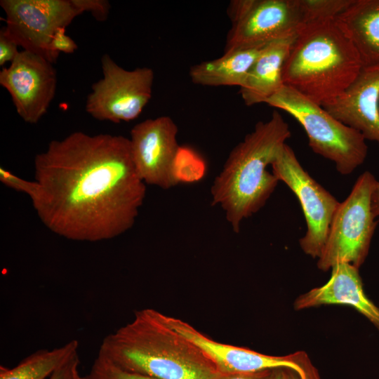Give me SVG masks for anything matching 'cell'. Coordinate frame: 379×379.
<instances>
[{"instance_id":"24","label":"cell","mask_w":379,"mask_h":379,"mask_svg":"<svg viewBox=\"0 0 379 379\" xmlns=\"http://www.w3.org/2000/svg\"><path fill=\"white\" fill-rule=\"evenodd\" d=\"M83 13L90 12L98 21L105 20L109 13L110 4L105 0H77Z\"/></svg>"},{"instance_id":"29","label":"cell","mask_w":379,"mask_h":379,"mask_svg":"<svg viewBox=\"0 0 379 379\" xmlns=\"http://www.w3.org/2000/svg\"><path fill=\"white\" fill-rule=\"evenodd\" d=\"M292 379H321L317 369L312 364L310 359L305 364V373L300 374L298 371L290 369Z\"/></svg>"},{"instance_id":"3","label":"cell","mask_w":379,"mask_h":379,"mask_svg":"<svg viewBox=\"0 0 379 379\" xmlns=\"http://www.w3.org/2000/svg\"><path fill=\"white\" fill-rule=\"evenodd\" d=\"M288 124L278 111L256 124L230 152L211 187V205H219L234 232L242 220L259 211L274 192L278 179L267 167L291 137Z\"/></svg>"},{"instance_id":"22","label":"cell","mask_w":379,"mask_h":379,"mask_svg":"<svg viewBox=\"0 0 379 379\" xmlns=\"http://www.w3.org/2000/svg\"><path fill=\"white\" fill-rule=\"evenodd\" d=\"M86 379H156L126 371L98 354Z\"/></svg>"},{"instance_id":"28","label":"cell","mask_w":379,"mask_h":379,"mask_svg":"<svg viewBox=\"0 0 379 379\" xmlns=\"http://www.w3.org/2000/svg\"><path fill=\"white\" fill-rule=\"evenodd\" d=\"M272 370L253 373L220 374L216 379H270Z\"/></svg>"},{"instance_id":"8","label":"cell","mask_w":379,"mask_h":379,"mask_svg":"<svg viewBox=\"0 0 379 379\" xmlns=\"http://www.w3.org/2000/svg\"><path fill=\"white\" fill-rule=\"evenodd\" d=\"M102 78L91 86L85 109L93 118L113 123L135 119L152 97L154 78L149 67L127 70L108 54L101 58Z\"/></svg>"},{"instance_id":"11","label":"cell","mask_w":379,"mask_h":379,"mask_svg":"<svg viewBox=\"0 0 379 379\" xmlns=\"http://www.w3.org/2000/svg\"><path fill=\"white\" fill-rule=\"evenodd\" d=\"M0 84L9 93L18 114L25 122L34 124L55 97L57 73L53 63L23 50L1 70Z\"/></svg>"},{"instance_id":"17","label":"cell","mask_w":379,"mask_h":379,"mask_svg":"<svg viewBox=\"0 0 379 379\" xmlns=\"http://www.w3.org/2000/svg\"><path fill=\"white\" fill-rule=\"evenodd\" d=\"M363 67L379 66V0H352L334 19Z\"/></svg>"},{"instance_id":"23","label":"cell","mask_w":379,"mask_h":379,"mask_svg":"<svg viewBox=\"0 0 379 379\" xmlns=\"http://www.w3.org/2000/svg\"><path fill=\"white\" fill-rule=\"evenodd\" d=\"M0 181L6 187L26 194L32 199L37 194L39 184L34 181L24 180L4 167L0 168Z\"/></svg>"},{"instance_id":"9","label":"cell","mask_w":379,"mask_h":379,"mask_svg":"<svg viewBox=\"0 0 379 379\" xmlns=\"http://www.w3.org/2000/svg\"><path fill=\"white\" fill-rule=\"evenodd\" d=\"M6 14L5 34L24 51L54 64L59 56L51 48L55 32L83 13L77 0H1Z\"/></svg>"},{"instance_id":"4","label":"cell","mask_w":379,"mask_h":379,"mask_svg":"<svg viewBox=\"0 0 379 379\" xmlns=\"http://www.w3.org/2000/svg\"><path fill=\"white\" fill-rule=\"evenodd\" d=\"M363 67L334 19L306 25L294 38L283 67L284 84L323 105L343 93Z\"/></svg>"},{"instance_id":"5","label":"cell","mask_w":379,"mask_h":379,"mask_svg":"<svg viewBox=\"0 0 379 379\" xmlns=\"http://www.w3.org/2000/svg\"><path fill=\"white\" fill-rule=\"evenodd\" d=\"M265 103L294 117L312 151L332 161L340 174H350L364 162L368 147L362 134L295 90L284 85Z\"/></svg>"},{"instance_id":"20","label":"cell","mask_w":379,"mask_h":379,"mask_svg":"<svg viewBox=\"0 0 379 379\" xmlns=\"http://www.w3.org/2000/svg\"><path fill=\"white\" fill-rule=\"evenodd\" d=\"M207 169L206 160L197 150L180 145L171 168L173 185L198 182L205 178Z\"/></svg>"},{"instance_id":"30","label":"cell","mask_w":379,"mask_h":379,"mask_svg":"<svg viewBox=\"0 0 379 379\" xmlns=\"http://www.w3.org/2000/svg\"><path fill=\"white\" fill-rule=\"evenodd\" d=\"M371 210L375 218L379 216V182L377 181L371 197Z\"/></svg>"},{"instance_id":"2","label":"cell","mask_w":379,"mask_h":379,"mask_svg":"<svg viewBox=\"0 0 379 379\" xmlns=\"http://www.w3.org/2000/svg\"><path fill=\"white\" fill-rule=\"evenodd\" d=\"M98 354L119 367L156 379H216L220 373L194 344L145 308L105 336Z\"/></svg>"},{"instance_id":"25","label":"cell","mask_w":379,"mask_h":379,"mask_svg":"<svg viewBox=\"0 0 379 379\" xmlns=\"http://www.w3.org/2000/svg\"><path fill=\"white\" fill-rule=\"evenodd\" d=\"M51 48L57 53L72 54L77 49V43L66 34V28H59L53 35Z\"/></svg>"},{"instance_id":"21","label":"cell","mask_w":379,"mask_h":379,"mask_svg":"<svg viewBox=\"0 0 379 379\" xmlns=\"http://www.w3.org/2000/svg\"><path fill=\"white\" fill-rule=\"evenodd\" d=\"M351 1L352 0H299L307 25L335 19Z\"/></svg>"},{"instance_id":"13","label":"cell","mask_w":379,"mask_h":379,"mask_svg":"<svg viewBox=\"0 0 379 379\" xmlns=\"http://www.w3.org/2000/svg\"><path fill=\"white\" fill-rule=\"evenodd\" d=\"M178 128L168 116L147 119L135 124L129 138L136 171L145 183L164 190L173 187L171 168L179 147Z\"/></svg>"},{"instance_id":"31","label":"cell","mask_w":379,"mask_h":379,"mask_svg":"<svg viewBox=\"0 0 379 379\" xmlns=\"http://www.w3.org/2000/svg\"><path fill=\"white\" fill-rule=\"evenodd\" d=\"M290 369L288 368L273 369L270 375V379H292Z\"/></svg>"},{"instance_id":"1","label":"cell","mask_w":379,"mask_h":379,"mask_svg":"<svg viewBox=\"0 0 379 379\" xmlns=\"http://www.w3.org/2000/svg\"><path fill=\"white\" fill-rule=\"evenodd\" d=\"M39 184L31 199L52 232L79 241L115 238L135 224L146 195L130 140L75 131L52 140L34 160Z\"/></svg>"},{"instance_id":"26","label":"cell","mask_w":379,"mask_h":379,"mask_svg":"<svg viewBox=\"0 0 379 379\" xmlns=\"http://www.w3.org/2000/svg\"><path fill=\"white\" fill-rule=\"evenodd\" d=\"M79 354H77L58 368L48 379H86V376L79 373Z\"/></svg>"},{"instance_id":"7","label":"cell","mask_w":379,"mask_h":379,"mask_svg":"<svg viewBox=\"0 0 379 379\" xmlns=\"http://www.w3.org/2000/svg\"><path fill=\"white\" fill-rule=\"evenodd\" d=\"M225 51L295 36L307 25L299 0H234Z\"/></svg>"},{"instance_id":"14","label":"cell","mask_w":379,"mask_h":379,"mask_svg":"<svg viewBox=\"0 0 379 379\" xmlns=\"http://www.w3.org/2000/svg\"><path fill=\"white\" fill-rule=\"evenodd\" d=\"M321 106L366 140L379 145V66L363 67L343 93Z\"/></svg>"},{"instance_id":"16","label":"cell","mask_w":379,"mask_h":379,"mask_svg":"<svg viewBox=\"0 0 379 379\" xmlns=\"http://www.w3.org/2000/svg\"><path fill=\"white\" fill-rule=\"evenodd\" d=\"M295 37L276 40L262 47L239 87L246 105L265 103L284 86L283 67Z\"/></svg>"},{"instance_id":"18","label":"cell","mask_w":379,"mask_h":379,"mask_svg":"<svg viewBox=\"0 0 379 379\" xmlns=\"http://www.w3.org/2000/svg\"><path fill=\"white\" fill-rule=\"evenodd\" d=\"M264 46L225 51L220 58L194 65L189 72L191 81L206 86L241 87Z\"/></svg>"},{"instance_id":"19","label":"cell","mask_w":379,"mask_h":379,"mask_svg":"<svg viewBox=\"0 0 379 379\" xmlns=\"http://www.w3.org/2000/svg\"><path fill=\"white\" fill-rule=\"evenodd\" d=\"M79 342L72 340L52 350H39L13 368L0 366V379H48L60 367L78 354Z\"/></svg>"},{"instance_id":"6","label":"cell","mask_w":379,"mask_h":379,"mask_svg":"<svg viewBox=\"0 0 379 379\" xmlns=\"http://www.w3.org/2000/svg\"><path fill=\"white\" fill-rule=\"evenodd\" d=\"M377 182L373 175L364 172L340 204L332 220L317 267L328 271L339 263L359 268L364 262L377 222L371 210V197Z\"/></svg>"},{"instance_id":"12","label":"cell","mask_w":379,"mask_h":379,"mask_svg":"<svg viewBox=\"0 0 379 379\" xmlns=\"http://www.w3.org/2000/svg\"><path fill=\"white\" fill-rule=\"evenodd\" d=\"M166 324L197 346L220 374L253 373L278 368H288L304 374L309 359L304 352L286 356L264 354L249 349L216 342L188 323L163 314Z\"/></svg>"},{"instance_id":"27","label":"cell","mask_w":379,"mask_h":379,"mask_svg":"<svg viewBox=\"0 0 379 379\" xmlns=\"http://www.w3.org/2000/svg\"><path fill=\"white\" fill-rule=\"evenodd\" d=\"M18 45L8 37L4 30L0 31V65L3 66L6 62H12L20 51Z\"/></svg>"},{"instance_id":"10","label":"cell","mask_w":379,"mask_h":379,"mask_svg":"<svg viewBox=\"0 0 379 379\" xmlns=\"http://www.w3.org/2000/svg\"><path fill=\"white\" fill-rule=\"evenodd\" d=\"M272 173L297 197L307 224L300 239L302 250L313 258H319L340 202L305 171L287 144L271 164Z\"/></svg>"},{"instance_id":"15","label":"cell","mask_w":379,"mask_h":379,"mask_svg":"<svg viewBox=\"0 0 379 379\" xmlns=\"http://www.w3.org/2000/svg\"><path fill=\"white\" fill-rule=\"evenodd\" d=\"M323 305H346L354 307L379 330V307L366 295L359 268L350 263H339L331 268V276L323 286L300 295L295 310Z\"/></svg>"}]
</instances>
